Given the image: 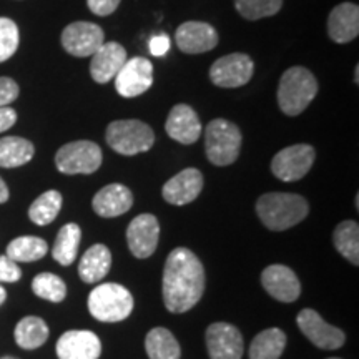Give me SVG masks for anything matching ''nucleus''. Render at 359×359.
<instances>
[{"instance_id":"f257e3e1","label":"nucleus","mask_w":359,"mask_h":359,"mask_svg":"<svg viewBox=\"0 0 359 359\" xmlns=\"http://www.w3.org/2000/svg\"><path fill=\"white\" fill-rule=\"evenodd\" d=\"M205 293L203 264L188 248H175L163 268V302L170 313L190 311Z\"/></svg>"},{"instance_id":"f03ea898","label":"nucleus","mask_w":359,"mask_h":359,"mask_svg":"<svg viewBox=\"0 0 359 359\" xmlns=\"http://www.w3.org/2000/svg\"><path fill=\"white\" fill-rule=\"evenodd\" d=\"M309 213V205L294 193H264L257 201V215L271 231H285L302 223Z\"/></svg>"},{"instance_id":"7ed1b4c3","label":"nucleus","mask_w":359,"mask_h":359,"mask_svg":"<svg viewBox=\"0 0 359 359\" xmlns=\"http://www.w3.org/2000/svg\"><path fill=\"white\" fill-rule=\"evenodd\" d=\"M318 93L314 75L304 67H291L281 75L278 85V105L288 116L303 114Z\"/></svg>"},{"instance_id":"20e7f679","label":"nucleus","mask_w":359,"mask_h":359,"mask_svg":"<svg viewBox=\"0 0 359 359\" xmlns=\"http://www.w3.org/2000/svg\"><path fill=\"white\" fill-rule=\"evenodd\" d=\"M133 296L118 283H102L88 296V311L103 323L127 320L133 311Z\"/></svg>"},{"instance_id":"39448f33","label":"nucleus","mask_w":359,"mask_h":359,"mask_svg":"<svg viewBox=\"0 0 359 359\" xmlns=\"http://www.w3.org/2000/svg\"><path fill=\"white\" fill-rule=\"evenodd\" d=\"M240 128L224 118H215L205 130V154L217 167L235 163L241 150Z\"/></svg>"},{"instance_id":"423d86ee","label":"nucleus","mask_w":359,"mask_h":359,"mask_svg":"<svg viewBox=\"0 0 359 359\" xmlns=\"http://www.w3.org/2000/svg\"><path fill=\"white\" fill-rule=\"evenodd\" d=\"M105 138L111 150L125 156L145 154L155 143L154 130L140 120H115L107 127Z\"/></svg>"},{"instance_id":"0eeeda50","label":"nucleus","mask_w":359,"mask_h":359,"mask_svg":"<svg viewBox=\"0 0 359 359\" xmlns=\"http://www.w3.org/2000/svg\"><path fill=\"white\" fill-rule=\"evenodd\" d=\"M103 161L102 148L88 140L67 143L57 151L55 165L65 175H92Z\"/></svg>"},{"instance_id":"6e6552de","label":"nucleus","mask_w":359,"mask_h":359,"mask_svg":"<svg viewBox=\"0 0 359 359\" xmlns=\"http://www.w3.org/2000/svg\"><path fill=\"white\" fill-rule=\"evenodd\" d=\"M314 156V148L306 143L286 147L273 156L271 172L281 182H298L311 170Z\"/></svg>"},{"instance_id":"1a4fd4ad","label":"nucleus","mask_w":359,"mask_h":359,"mask_svg":"<svg viewBox=\"0 0 359 359\" xmlns=\"http://www.w3.org/2000/svg\"><path fill=\"white\" fill-rule=\"evenodd\" d=\"M255 64L246 53H230L218 58L210 69V79L217 87L238 88L243 87L253 77Z\"/></svg>"},{"instance_id":"9d476101","label":"nucleus","mask_w":359,"mask_h":359,"mask_svg":"<svg viewBox=\"0 0 359 359\" xmlns=\"http://www.w3.org/2000/svg\"><path fill=\"white\" fill-rule=\"evenodd\" d=\"M154 85V65L145 57L127 58L115 77V88L125 98L143 95Z\"/></svg>"},{"instance_id":"9b49d317","label":"nucleus","mask_w":359,"mask_h":359,"mask_svg":"<svg viewBox=\"0 0 359 359\" xmlns=\"http://www.w3.org/2000/svg\"><path fill=\"white\" fill-rule=\"evenodd\" d=\"M206 349L212 359H241L245 353L243 336L230 323H213L205 334Z\"/></svg>"},{"instance_id":"f8f14e48","label":"nucleus","mask_w":359,"mask_h":359,"mask_svg":"<svg viewBox=\"0 0 359 359\" xmlns=\"http://www.w3.org/2000/svg\"><path fill=\"white\" fill-rule=\"evenodd\" d=\"M105 43L102 27L93 22H74L62 32V45L70 55L90 57Z\"/></svg>"},{"instance_id":"ddd939ff","label":"nucleus","mask_w":359,"mask_h":359,"mask_svg":"<svg viewBox=\"0 0 359 359\" xmlns=\"http://www.w3.org/2000/svg\"><path fill=\"white\" fill-rule=\"evenodd\" d=\"M160 238V223L150 213H142L130 222L127 243L135 258L145 259L155 253Z\"/></svg>"},{"instance_id":"4468645a","label":"nucleus","mask_w":359,"mask_h":359,"mask_svg":"<svg viewBox=\"0 0 359 359\" xmlns=\"http://www.w3.org/2000/svg\"><path fill=\"white\" fill-rule=\"evenodd\" d=\"M302 333L320 349H338L344 344V333L326 323L314 309L306 308L296 318Z\"/></svg>"},{"instance_id":"2eb2a0df","label":"nucleus","mask_w":359,"mask_h":359,"mask_svg":"<svg viewBox=\"0 0 359 359\" xmlns=\"http://www.w3.org/2000/svg\"><path fill=\"white\" fill-rule=\"evenodd\" d=\"M262 285L271 298L281 303H293L302 294V283L296 273L285 264H269L262 273Z\"/></svg>"},{"instance_id":"dca6fc26","label":"nucleus","mask_w":359,"mask_h":359,"mask_svg":"<svg viewBox=\"0 0 359 359\" xmlns=\"http://www.w3.org/2000/svg\"><path fill=\"white\" fill-rule=\"evenodd\" d=\"M218 32L206 22H185L175 32V42L183 53H205L218 45Z\"/></svg>"},{"instance_id":"f3484780","label":"nucleus","mask_w":359,"mask_h":359,"mask_svg":"<svg viewBox=\"0 0 359 359\" xmlns=\"http://www.w3.org/2000/svg\"><path fill=\"white\" fill-rule=\"evenodd\" d=\"M100 354V338L93 331L70 330L57 341L58 359H98Z\"/></svg>"},{"instance_id":"a211bd4d","label":"nucleus","mask_w":359,"mask_h":359,"mask_svg":"<svg viewBox=\"0 0 359 359\" xmlns=\"http://www.w3.org/2000/svg\"><path fill=\"white\" fill-rule=\"evenodd\" d=\"M203 190V175L196 168H185L163 185L161 195L170 205L183 206L198 198Z\"/></svg>"},{"instance_id":"6ab92c4d","label":"nucleus","mask_w":359,"mask_h":359,"mask_svg":"<svg viewBox=\"0 0 359 359\" xmlns=\"http://www.w3.org/2000/svg\"><path fill=\"white\" fill-rule=\"evenodd\" d=\"M165 130L175 142L182 143V145H193L195 142H198L203 127H201L196 111L190 105L178 103L170 110L167 122H165Z\"/></svg>"},{"instance_id":"aec40b11","label":"nucleus","mask_w":359,"mask_h":359,"mask_svg":"<svg viewBox=\"0 0 359 359\" xmlns=\"http://www.w3.org/2000/svg\"><path fill=\"white\" fill-rule=\"evenodd\" d=\"M127 62V50L116 42H105L92 55L90 75L97 83H109L114 80Z\"/></svg>"},{"instance_id":"412c9836","label":"nucleus","mask_w":359,"mask_h":359,"mask_svg":"<svg viewBox=\"0 0 359 359\" xmlns=\"http://www.w3.org/2000/svg\"><path fill=\"white\" fill-rule=\"evenodd\" d=\"M133 205V195L122 183H110L93 196V212L102 218H115L127 213Z\"/></svg>"},{"instance_id":"4be33fe9","label":"nucleus","mask_w":359,"mask_h":359,"mask_svg":"<svg viewBox=\"0 0 359 359\" xmlns=\"http://www.w3.org/2000/svg\"><path fill=\"white\" fill-rule=\"evenodd\" d=\"M327 34L336 43H349L359 34V7L343 2L336 6L327 17Z\"/></svg>"},{"instance_id":"5701e85b","label":"nucleus","mask_w":359,"mask_h":359,"mask_svg":"<svg viewBox=\"0 0 359 359\" xmlns=\"http://www.w3.org/2000/svg\"><path fill=\"white\" fill-rule=\"evenodd\" d=\"M111 253L105 245L97 243L85 251L79 263V276L85 283H98L109 275Z\"/></svg>"},{"instance_id":"b1692460","label":"nucleus","mask_w":359,"mask_h":359,"mask_svg":"<svg viewBox=\"0 0 359 359\" xmlns=\"http://www.w3.org/2000/svg\"><path fill=\"white\" fill-rule=\"evenodd\" d=\"M285 348L286 334L280 327H269L251 341L250 359H280Z\"/></svg>"},{"instance_id":"393cba45","label":"nucleus","mask_w":359,"mask_h":359,"mask_svg":"<svg viewBox=\"0 0 359 359\" xmlns=\"http://www.w3.org/2000/svg\"><path fill=\"white\" fill-rule=\"evenodd\" d=\"M145 349L150 359H180L182 356L180 343L167 327H154L148 331Z\"/></svg>"},{"instance_id":"a878e982","label":"nucleus","mask_w":359,"mask_h":359,"mask_svg":"<svg viewBox=\"0 0 359 359\" xmlns=\"http://www.w3.org/2000/svg\"><path fill=\"white\" fill-rule=\"evenodd\" d=\"M82 240V230L77 223H67L58 231L55 245H53L52 257L62 266H69L75 262L79 253V245Z\"/></svg>"},{"instance_id":"bb28decb","label":"nucleus","mask_w":359,"mask_h":359,"mask_svg":"<svg viewBox=\"0 0 359 359\" xmlns=\"http://www.w3.org/2000/svg\"><path fill=\"white\" fill-rule=\"evenodd\" d=\"M35 148L32 143L20 137L0 138V167L17 168L34 158Z\"/></svg>"},{"instance_id":"cd10ccee","label":"nucleus","mask_w":359,"mask_h":359,"mask_svg":"<svg viewBox=\"0 0 359 359\" xmlns=\"http://www.w3.org/2000/svg\"><path fill=\"white\" fill-rule=\"evenodd\" d=\"M48 338V326L42 318L25 316L15 326V341L24 349H37Z\"/></svg>"},{"instance_id":"c85d7f7f","label":"nucleus","mask_w":359,"mask_h":359,"mask_svg":"<svg viewBox=\"0 0 359 359\" xmlns=\"http://www.w3.org/2000/svg\"><path fill=\"white\" fill-rule=\"evenodd\" d=\"M48 246L39 236H19L7 246V257L15 263L37 262L47 255Z\"/></svg>"},{"instance_id":"c756f323","label":"nucleus","mask_w":359,"mask_h":359,"mask_svg":"<svg viewBox=\"0 0 359 359\" xmlns=\"http://www.w3.org/2000/svg\"><path fill=\"white\" fill-rule=\"evenodd\" d=\"M333 243L334 248L343 255L348 262L353 264H359V226L356 222H348L339 223L334 228L333 233Z\"/></svg>"},{"instance_id":"7c9ffc66","label":"nucleus","mask_w":359,"mask_h":359,"mask_svg":"<svg viewBox=\"0 0 359 359\" xmlns=\"http://www.w3.org/2000/svg\"><path fill=\"white\" fill-rule=\"evenodd\" d=\"M62 208V195L57 190H48L42 193L37 200L30 205L29 218L39 226L52 223L60 213Z\"/></svg>"},{"instance_id":"2f4dec72","label":"nucleus","mask_w":359,"mask_h":359,"mask_svg":"<svg viewBox=\"0 0 359 359\" xmlns=\"http://www.w3.org/2000/svg\"><path fill=\"white\" fill-rule=\"evenodd\" d=\"M32 290L39 298L47 299L52 303L64 302L67 296V286L64 280H60L57 275L52 273H40L34 278Z\"/></svg>"},{"instance_id":"473e14b6","label":"nucleus","mask_w":359,"mask_h":359,"mask_svg":"<svg viewBox=\"0 0 359 359\" xmlns=\"http://www.w3.org/2000/svg\"><path fill=\"white\" fill-rule=\"evenodd\" d=\"M238 13L246 20L273 17L281 11L283 0H235Z\"/></svg>"},{"instance_id":"72a5a7b5","label":"nucleus","mask_w":359,"mask_h":359,"mask_svg":"<svg viewBox=\"0 0 359 359\" xmlns=\"http://www.w3.org/2000/svg\"><path fill=\"white\" fill-rule=\"evenodd\" d=\"M19 47V29L15 22L0 17V64L11 58Z\"/></svg>"},{"instance_id":"f704fd0d","label":"nucleus","mask_w":359,"mask_h":359,"mask_svg":"<svg viewBox=\"0 0 359 359\" xmlns=\"http://www.w3.org/2000/svg\"><path fill=\"white\" fill-rule=\"evenodd\" d=\"M22 278L20 268L11 258L0 257V283H15Z\"/></svg>"},{"instance_id":"c9c22d12","label":"nucleus","mask_w":359,"mask_h":359,"mask_svg":"<svg viewBox=\"0 0 359 359\" xmlns=\"http://www.w3.org/2000/svg\"><path fill=\"white\" fill-rule=\"evenodd\" d=\"M19 97V85L15 80L8 77H0V107H7Z\"/></svg>"},{"instance_id":"e433bc0d","label":"nucleus","mask_w":359,"mask_h":359,"mask_svg":"<svg viewBox=\"0 0 359 359\" xmlns=\"http://www.w3.org/2000/svg\"><path fill=\"white\" fill-rule=\"evenodd\" d=\"M120 2H122V0H87V6L90 8V12H93L95 15L107 17L111 15V13L118 8Z\"/></svg>"},{"instance_id":"4c0bfd02","label":"nucleus","mask_w":359,"mask_h":359,"mask_svg":"<svg viewBox=\"0 0 359 359\" xmlns=\"http://www.w3.org/2000/svg\"><path fill=\"white\" fill-rule=\"evenodd\" d=\"M17 122V111L11 107H0V133L7 132Z\"/></svg>"},{"instance_id":"58836bf2","label":"nucleus","mask_w":359,"mask_h":359,"mask_svg":"<svg viewBox=\"0 0 359 359\" xmlns=\"http://www.w3.org/2000/svg\"><path fill=\"white\" fill-rule=\"evenodd\" d=\"M150 50L156 57H163L170 50V39L167 35H156V37L151 39Z\"/></svg>"},{"instance_id":"ea45409f","label":"nucleus","mask_w":359,"mask_h":359,"mask_svg":"<svg viewBox=\"0 0 359 359\" xmlns=\"http://www.w3.org/2000/svg\"><path fill=\"white\" fill-rule=\"evenodd\" d=\"M8 200V188L6 183H4V180L0 178V203H6Z\"/></svg>"},{"instance_id":"a19ab883","label":"nucleus","mask_w":359,"mask_h":359,"mask_svg":"<svg viewBox=\"0 0 359 359\" xmlns=\"http://www.w3.org/2000/svg\"><path fill=\"white\" fill-rule=\"evenodd\" d=\"M6 298H7V291L2 288V286H0V304H2L4 302H6Z\"/></svg>"},{"instance_id":"79ce46f5","label":"nucleus","mask_w":359,"mask_h":359,"mask_svg":"<svg viewBox=\"0 0 359 359\" xmlns=\"http://www.w3.org/2000/svg\"><path fill=\"white\" fill-rule=\"evenodd\" d=\"M2 359H17V358H12V356H6V358H2Z\"/></svg>"},{"instance_id":"37998d69","label":"nucleus","mask_w":359,"mask_h":359,"mask_svg":"<svg viewBox=\"0 0 359 359\" xmlns=\"http://www.w3.org/2000/svg\"><path fill=\"white\" fill-rule=\"evenodd\" d=\"M330 359H341V358H330Z\"/></svg>"}]
</instances>
